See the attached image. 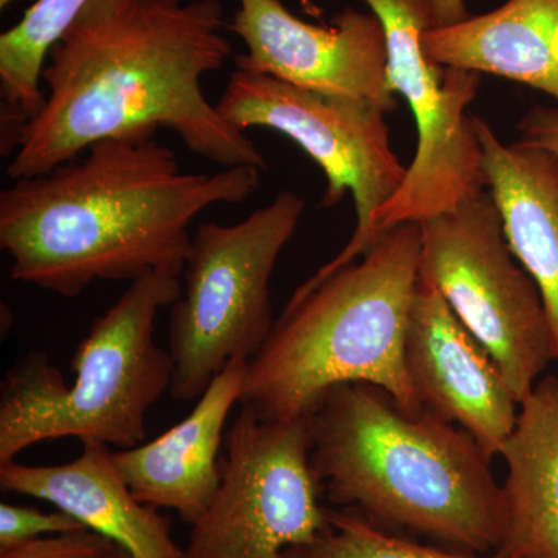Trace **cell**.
I'll list each match as a JSON object with an SVG mask.
<instances>
[{
    "label": "cell",
    "mask_w": 558,
    "mask_h": 558,
    "mask_svg": "<svg viewBox=\"0 0 558 558\" xmlns=\"http://www.w3.org/2000/svg\"><path fill=\"white\" fill-rule=\"evenodd\" d=\"M223 25L220 0H89L49 51L46 101L22 128L7 178L46 174L101 140L160 126L220 167L266 170L202 92L233 53Z\"/></svg>",
    "instance_id": "6da1fadb"
},
{
    "label": "cell",
    "mask_w": 558,
    "mask_h": 558,
    "mask_svg": "<svg viewBox=\"0 0 558 558\" xmlns=\"http://www.w3.org/2000/svg\"><path fill=\"white\" fill-rule=\"evenodd\" d=\"M156 132L101 140L46 174L11 180L0 193L11 279L75 299L101 279L182 277L193 220L213 205L247 201L260 170L183 171Z\"/></svg>",
    "instance_id": "7a4b0ae2"
},
{
    "label": "cell",
    "mask_w": 558,
    "mask_h": 558,
    "mask_svg": "<svg viewBox=\"0 0 558 558\" xmlns=\"http://www.w3.org/2000/svg\"><path fill=\"white\" fill-rule=\"evenodd\" d=\"M310 421L312 470L333 505L458 550L505 546V488L465 429L369 384L330 389Z\"/></svg>",
    "instance_id": "3957f363"
},
{
    "label": "cell",
    "mask_w": 558,
    "mask_h": 558,
    "mask_svg": "<svg viewBox=\"0 0 558 558\" xmlns=\"http://www.w3.org/2000/svg\"><path fill=\"white\" fill-rule=\"evenodd\" d=\"M421 250V223H398L354 263L300 286L248 362L240 403L264 421H299L330 389L369 384L424 411L405 363Z\"/></svg>",
    "instance_id": "277c9868"
},
{
    "label": "cell",
    "mask_w": 558,
    "mask_h": 558,
    "mask_svg": "<svg viewBox=\"0 0 558 558\" xmlns=\"http://www.w3.org/2000/svg\"><path fill=\"white\" fill-rule=\"evenodd\" d=\"M180 293L179 278L163 271L132 281L81 340L69 387L46 352L17 360L0 387V464L43 440L76 438L119 450L145 442L146 414L174 374L154 328Z\"/></svg>",
    "instance_id": "5b68a950"
},
{
    "label": "cell",
    "mask_w": 558,
    "mask_h": 558,
    "mask_svg": "<svg viewBox=\"0 0 558 558\" xmlns=\"http://www.w3.org/2000/svg\"><path fill=\"white\" fill-rule=\"evenodd\" d=\"M304 207L300 194L282 191L240 222L197 227L185 290L172 304V398L199 399L231 363L259 354L275 326L271 275Z\"/></svg>",
    "instance_id": "8992f818"
},
{
    "label": "cell",
    "mask_w": 558,
    "mask_h": 558,
    "mask_svg": "<svg viewBox=\"0 0 558 558\" xmlns=\"http://www.w3.org/2000/svg\"><path fill=\"white\" fill-rule=\"evenodd\" d=\"M216 108L238 130L267 128L295 142L325 172L323 208L336 207L351 193L357 216L354 233L307 284L354 263L379 241L377 215L402 185L409 168L391 148L384 109L238 68Z\"/></svg>",
    "instance_id": "52a82bcc"
},
{
    "label": "cell",
    "mask_w": 558,
    "mask_h": 558,
    "mask_svg": "<svg viewBox=\"0 0 558 558\" xmlns=\"http://www.w3.org/2000/svg\"><path fill=\"white\" fill-rule=\"evenodd\" d=\"M421 275L442 293L487 349L519 403L556 362L553 332L534 279L509 247L488 190L421 222Z\"/></svg>",
    "instance_id": "ba28073f"
},
{
    "label": "cell",
    "mask_w": 558,
    "mask_h": 558,
    "mask_svg": "<svg viewBox=\"0 0 558 558\" xmlns=\"http://www.w3.org/2000/svg\"><path fill=\"white\" fill-rule=\"evenodd\" d=\"M310 417L264 421L242 405L227 435L220 486L191 524L185 558H295L292 550L325 532Z\"/></svg>",
    "instance_id": "9c48e42d"
},
{
    "label": "cell",
    "mask_w": 558,
    "mask_h": 558,
    "mask_svg": "<svg viewBox=\"0 0 558 558\" xmlns=\"http://www.w3.org/2000/svg\"><path fill=\"white\" fill-rule=\"evenodd\" d=\"M387 36L388 78L416 120L417 146L402 185L377 215L379 234L446 215L487 190L483 149L469 108L481 75L429 61L422 35L436 27L432 0H365Z\"/></svg>",
    "instance_id": "30bf717a"
},
{
    "label": "cell",
    "mask_w": 558,
    "mask_h": 558,
    "mask_svg": "<svg viewBox=\"0 0 558 558\" xmlns=\"http://www.w3.org/2000/svg\"><path fill=\"white\" fill-rule=\"evenodd\" d=\"M229 31L247 47L234 58L238 69L373 102L387 113L399 108L388 78L387 36L374 13L344 9L332 25H314L293 16L281 0H240Z\"/></svg>",
    "instance_id": "8fae6325"
},
{
    "label": "cell",
    "mask_w": 558,
    "mask_h": 558,
    "mask_svg": "<svg viewBox=\"0 0 558 558\" xmlns=\"http://www.w3.org/2000/svg\"><path fill=\"white\" fill-rule=\"evenodd\" d=\"M405 363L425 410L465 429L488 458L501 454L519 418V400L487 349L422 275L407 330Z\"/></svg>",
    "instance_id": "7c38bea8"
},
{
    "label": "cell",
    "mask_w": 558,
    "mask_h": 558,
    "mask_svg": "<svg viewBox=\"0 0 558 558\" xmlns=\"http://www.w3.org/2000/svg\"><path fill=\"white\" fill-rule=\"evenodd\" d=\"M248 362L227 366L193 411L150 442L113 451V461L134 497L172 509L193 524L207 510L222 480L219 458L230 411L244 395Z\"/></svg>",
    "instance_id": "4fadbf2b"
},
{
    "label": "cell",
    "mask_w": 558,
    "mask_h": 558,
    "mask_svg": "<svg viewBox=\"0 0 558 558\" xmlns=\"http://www.w3.org/2000/svg\"><path fill=\"white\" fill-rule=\"evenodd\" d=\"M0 488L50 502L134 558H185L170 519L134 497L113 451L102 444H83L68 464H0Z\"/></svg>",
    "instance_id": "5bb4252c"
},
{
    "label": "cell",
    "mask_w": 558,
    "mask_h": 558,
    "mask_svg": "<svg viewBox=\"0 0 558 558\" xmlns=\"http://www.w3.org/2000/svg\"><path fill=\"white\" fill-rule=\"evenodd\" d=\"M488 193L497 202L509 247L542 295L558 365V157L548 150L502 143L473 116Z\"/></svg>",
    "instance_id": "9a60e30c"
},
{
    "label": "cell",
    "mask_w": 558,
    "mask_h": 558,
    "mask_svg": "<svg viewBox=\"0 0 558 558\" xmlns=\"http://www.w3.org/2000/svg\"><path fill=\"white\" fill-rule=\"evenodd\" d=\"M428 60L444 68L490 73L558 101V0L505 5L422 35Z\"/></svg>",
    "instance_id": "2e32d148"
},
{
    "label": "cell",
    "mask_w": 558,
    "mask_h": 558,
    "mask_svg": "<svg viewBox=\"0 0 558 558\" xmlns=\"http://www.w3.org/2000/svg\"><path fill=\"white\" fill-rule=\"evenodd\" d=\"M501 457L508 464L501 549L519 558H558V376L539 379L520 403Z\"/></svg>",
    "instance_id": "e0dca14e"
},
{
    "label": "cell",
    "mask_w": 558,
    "mask_h": 558,
    "mask_svg": "<svg viewBox=\"0 0 558 558\" xmlns=\"http://www.w3.org/2000/svg\"><path fill=\"white\" fill-rule=\"evenodd\" d=\"M89 0H36L0 36V150L16 153L22 128L46 101L43 70L53 44Z\"/></svg>",
    "instance_id": "ac0fdd59"
},
{
    "label": "cell",
    "mask_w": 558,
    "mask_h": 558,
    "mask_svg": "<svg viewBox=\"0 0 558 558\" xmlns=\"http://www.w3.org/2000/svg\"><path fill=\"white\" fill-rule=\"evenodd\" d=\"M295 558H519L508 550L472 556L418 545L388 534L354 509H328V526L311 546L292 550Z\"/></svg>",
    "instance_id": "d6986e66"
},
{
    "label": "cell",
    "mask_w": 558,
    "mask_h": 558,
    "mask_svg": "<svg viewBox=\"0 0 558 558\" xmlns=\"http://www.w3.org/2000/svg\"><path fill=\"white\" fill-rule=\"evenodd\" d=\"M81 529L87 527L60 509L44 512L10 502L0 505V550Z\"/></svg>",
    "instance_id": "ffe728a7"
},
{
    "label": "cell",
    "mask_w": 558,
    "mask_h": 558,
    "mask_svg": "<svg viewBox=\"0 0 558 558\" xmlns=\"http://www.w3.org/2000/svg\"><path fill=\"white\" fill-rule=\"evenodd\" d=\"M117 545L90 529L65 532L0 550V558H112Z\"/></svg>",
    "instance_id": "44dd1931"
},
{
    "label": "cell",
    "mask_w": 558,
    "mask_h": 558,
    "mask_svg": "<svg viewBox=\"0 0 558 558\" xmlns=\"http://www.w3.org/2000/svg\"><path fill=\"white\" fill-rule=\"evenodd\" d=\"M517 131L519 142L558 157V106L537 105L529 109L517 124Z\"/></svg>",
    "instance_id": "7402d4cb"
},
{
    "label": "cell",
    "mask_w": 558,
    "mask_h": 558,
    "mask_svg": "<svg viewBox=\"0 0 558 558\" xmlns=\"http://www.w3.org/2000/svg\"><path fill=\"white\" fill-rule=\"evenodd\" d=\"M436 27L459 24L469 20L464 0H432Z\"/></svg>",
    "instance_id": "603a6c76"
},
{
    "label": "cell",
    "mask_w": 558,
    "mask_h": 558,
    "mask_svg": "<svg viewBox=\"0 0 558 558\" xmlns=\"http://www.w3.org/2000/svg\"><path fill=\"white\" fill-rule=\"evenodd\" d=\"M112 558H134L131 556L130 553H128L126 549L120 548V546H117L116 553H113Z\"/></svg>",
    "instance_id": "cb8c5ba5"
},
{
    "label": "cell",
    "mask_w": 558,
    "mask_h": 558,
    "mask_svg": "<svg viewBox=\"0 0 558 558\" xmlns=\"http://www.w3.org/2000/svg\"><path fill=\"white\" fill-rule=\"evenodd\" d=\"M301 2L304 3V7H306L307 10L311 11V13H314V14H317L318 13V10L315 9L314 5H312V3L310 2V0H301Z\"/></svg>",
    "instance_id": "d4e9b609"
},
{
    "label": "cell",
    "mask_w": 558,
    "mask_h": 558,
    "mask_svg": "<svg viewBox=\"0 0 558 558\" xmlns=\"http://www.w3.org/2000/svg\"><path fill=\"white\" fill-rule=\"evenodd\" d=\"M17 2V0H0V9L5 10L9 9L11 3Z\"/></svg>",
    "instance_id": "484cf974"
}]
</instances>
